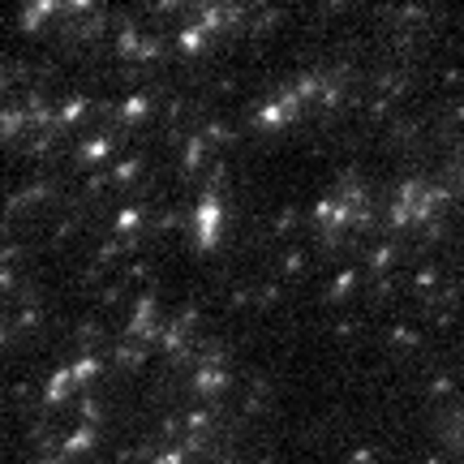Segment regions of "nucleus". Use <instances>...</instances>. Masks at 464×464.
Segmentation results:
<instances>
[{
  "label": "nucleus",
  "mask_w": 464,
  "mask_h": 464,
  "mask_svg": "<svg viewBox=\"0 0 464 464\" xmlns=\"http://www.w3.org/2000/svg\"><path fill=\"white\" fill-rule=\"evenodd\" d=\"M155 52H160V39H142V52H138V61H150Z\"/></svg>",
  "instance_id": "6ab92c4d"
},
{
  "label": "nucleus",
  "mask_w": 464,
  "mask_h": 464,
  "mask_svg": "<svg viewBox=\"0 0 464 464\" xmlns=\"http://www.w3.org/2000/svg\"><path fill=\"white\" fill-rule=\"evenodd\" d=\"M82 112H86V99H82V95H77V99H69V103H65V108H61V116H56V121H61V125H73V121H77V116H82Z\"/></svg>",
  "instance_id": "9d476101"
},
{
  "label": "nucleus",
  "mask_w": 464,
  "mask_h": 464,
  "mask_svg": "<svg viewBox=\"0 0 464 464\" xmlns=\"http://www.w3.org/2000/svg\"><path fill=\"white\" fill-rule=\"evenodd\" d=\"M206 134H211V138H219V142H228V138H232V129H228V125H219V121H215V125H211V129H206Z\"/></svg>",
  "instance_id": "412c9836"
},
{
  "label": "nucleus",
  "mask_w": 464,
  "mask_h": 464,
  "mask_svg": "<svg viewBox=\"0 0 464 464\" xmlns=\"http://www.w3.org/2000/svg\"><path fill=\"white\" fill-rule=\"evenodd\" d=\"M91 443H95V430H91V426L73 430V434L65 438V456H82V451H91Z\"/></svg>",
  "instance_id": "39448f33"
},
{
  "label": "nucleus",
  "mask_w": 464,
  "mask_h": 464,
  "mask_svg": "<svg viewBox=\"0 0 464 464\" xmlns=\"http://www.w3.org/2000/svg\"><path fill=\"white\" fill-rule=\"evenodd\" d=\"M353 284H357V271H344L340 279H335V288H331V293H335V297H344V293L353 288Z\"/></svg>",
  "instance_id": "a211bd4d"
},
{
  "label": "nucleus",
  "mask_w": 464,
  "mask_h": 464,
  "mask_svg": "<svg viewBox=\"0 0 464 464\" xmlns=\"http://www.w3.org/2000/svg\"><path fill=\"white\" fill-rule=\"evenodd\" d=\"M43 464H56V460H43Z\"/></svg>",
  "instance_id": "bb28decb"
},
{
  "label": "nucleus",
  "mask_w": 464,
  "mask_h": 464,
  "mask_svg": "<svg viewBox=\"0 0 464 464\" xmlns=\"http://www.w3.org/2000/svg\"><path fill=\"white\" fill-rule=\"evenodd\" d=\"M134 176H138V160H125L112 168V180H134Z\"/></svg>",
  "instance_id": "ddd939ff"
},
{
  "label": "nucleus",
  "mask_w": 464,
  "mask_h": 464,
  "mask_svg": "<svg viewBox=\"0 0 464 464\" xmlns=\"http://www.w3.org/2000/svg\"><path fill=\"white\" fill-rule=\"evenodd\" d=\"M202 150H206V142H202V138H190L185 155H180V164H185V172H194V168L202 164Z\"/></svg>",
  "instance_id": "1a4fd4ad"
},
{
  "label": "nucleus",
  "mask_w": 464,
  "mask_h": 464,
  "mask_svg": "<svg viewBox=\"0 0 464 464\" xmlns=\"http://www.w3.org/2000/svg\"><path fill=\"white\" fill-rule=\"evenodd\" d=\"M219 224H224V211H219V198L206 190L202 202H198V211H194V228H198V245L202 249H211L219 241Z\"/></svg>",
  "instance_id": "f257e3e1"
},
{
  "label": "nucleus",
  "mask_w": 464,
  "mask_h": 464,
  "mask_svg": "<svg viewBox=\"0 0 464 464\" xmlns=\"http://www.w3.org/2000/svg\"><path fill=\"white\" fill-rule=\"evenodd\" d=\"M82 422H86V426H91V422H99V408H95L91 400H82Z\"/></svg>",
  "instance_id": "4be33fe9"
},
{
  "label": "nucleus",
  "mask_w": 464,
  "mask_h": 464,
  "mask_svg": "<svg viewBox=\"0 0 464 464\" xmlns=\"http://www.w3.org/2000/svg\"><path fill=\"white\" fill-rule=\"evenodd\" d=\"M22 125H26V116H22V112H5V138H13Z\"/></svg>",
  "instance_id": "dca6fc26"
},
{
  "label": "nucleus",
  "mask_w": 464,
  "mask_h": 464,
  "mask_svg": "<svg viewBox=\"0 0 464 464\" xmlns=\"http://www.w3.org/2000/svg\"><path fill=\"white\" fill-rule=\"evenodd\" d=\"M69 382H73V370H69V366L52 374V378H47V387H43V392H47V404H61V400H65V392H69Z\"/></svg>",
  "instance_id": "20e7f679"
},
{
  "label": "nucleus",
  "mask_w": 464,
  "mask_h": 464,
  "mask_svg": "<svg viewBox=\"0 0 464 464\" xmlns=\"http://www.w3.org/2000/svg\"><path fill=\"white\" fill-rule=\"evenodd\" d=\"M146 112H150L146 95H129V99H125V108H121V116H125V121H138V116H146Z\"/></svg>",
  "instance_id": "6e6552de"
},
{
  "label": "nucleus",
  "mask_w": 464,
  "mask_h": 464,
  "mask_svg": "<svg viewBox=\"0 0 464 464\" xmlns=\"http://www.w3.org/2000/svg\"><path fill=\"white\" fill-rule=\"evenodd\" d=\"M69 370H73V382H91V378L99 374V357H91V353H86V357H77Z\"/></svg>",
  "instance_id": "423d86ee"
},
{
  "label": "nucleus",
  "mask_w": 464,
  "mask_h": 464,
  "mask_svg": "<svg viewBox=\"0 0 464 464\" xmlns=\"http://www.w3.org/2000/svg\"><path fill=\"white\" fill-rule=\"evenodd\" d=\"M301 263H305V258H301V254H297V249H293V254H288V258H284V271H301Z\"/></svg>",
  "instance_id": "5701e85b"
},
{
  "label": "nucleus",
  "mask_w": 464,
  "mask_h": 464,
  "mask_svg": "<svg viewBox=\"0 0 464 464\" xmlns=\"http://www.w3.org/2000/svg\"><path fill=\"white\" fill-rule=\"evenodd\" d=\"M116 47L125 52V56H138V52H142V39H138V31H121Z\"/></svg>",
  "instance_id": "f8f14e48"
},
{
  "label": "nucleus",
  "mask_w": 464,
  "mask_h": 464,
  "mask_svg": "<svg viewBox=\"0 0 464 464\" xmlns=\"http://www.w3.org/2000/svg\"><path fill=\"white\" fill-rule=\"evenodd\" d=\"M150 314H155V293H146L134 309V318H129V335H138V340H150L155 327H150Z\"/></svg>",
  "instance_id": "f03ea898"
},
{
  "label": "nucleus",
  "mask_w": 464,
  "mask_h": 464,
  "mask_svg": "<svg viewBox=\"0 0 464 464\" xmlns=\"http://www.w3.org/2000/svg\"><path fill=\"white\" fill-rule=\"evenodd\" d=\"M180 52H202V26H185L180 31Z\"/></svg>",
  "instance_id": "9b49d317"
},
{
  "label": "nucleus",
  "mask_w": 464,
  "mask_h": 464,
  "mask_svg": "<svg viewBox=\"0 0 464 464\" xmlns=\"http://www.w3.org/2000/svg\"><path fill=\"white\" fill-rule=\"evenodd\" d=\"M392 258H396L392 249H387V245H378V249L370 254V263H374V271H387V267H392Z\"/></svg>",
  "instance_id": "4468645a"
},
{
  "label": "nucleus",
  "mask_w": 464,
  "mask_h": 464,
  "mask_svg": "<svg viewBox=\"0 0 464 464\" xmlns=\"http://www.w3.org/2000/svg\"><path fill=\"white\" fill-rule=\"evenodd\" d=\"M155 464H185V451H180V447H176V451H164Z\"/></svg>",
  "instance_id": "aec40b11"
},
{
  "label": "nucleus",
  "mask_w": 464,
  "mask_h": 464,
  "mask_svg": "<svg viewBox=\"0 0 464 464\" xmlns=\"http://www.w3.org/2000/svg\"><path fill=\"white\" fill-rule=\"evenodd\" d=\"M288 224H297V211H293V206H284V211H279V224H275V228H288Z\"/></svg>",
  "instance_id": "b1692460"
},
{
  "label": "nucleus",
  "mask_w": 464,
  "mask_h": 464,
  "mask_svg": "<svg viewBox=\"0 0 464 464\" xmlns=\"http://www.w3.org/2000/svg\"><path fill=\"white\" fill-rule=\"evenodd\" d=\"M108 150H112V138H91V142L82 146V160H86V164H99Z\"/></svg>",
  "instance_id": "0eeeda50"
},
{
  "label": "nucleus",
  "mask_w": 464,
  "mask_h": 464,
  "mask_svg": "<svg viewBox=\"0 0 464 464\" xmlns=\"http://www.w3.org/2000/svg\"><path fill=\"white\" fill-rule=\"evenodd\" d=\"M392 340H400V344H412V340H417V335H412L408 327H396V331H392Z\"/></svg>",
  "instance_id": "393cba45"
},
{
  "label": "nucleus",
  "mask_w": 464,
  "mask_h": 464,
  "mask_svg": "<svg viewBox=\"0 0 464 464\" xmlns=\"http://www.w3.org/2000/svg\"><path fill=\"white\" fill-rule=\"evenodd\" d=\"M198 26H202V31H215V26H224V13H219V9H206Z\"/></svg>",
  "instance_id": "f3484780"
},
{
  "label": "nucleus",
  "mask_w": 464,
  "mask_h": 464,
  "mask_svg": "<svg viewBox=\"0 0 464 464\" xmlns=\"http://www.w3.org/2000/svg\"><path fill=\"white\" fill-rule=\"evenodd\" d=\"M138 228V211H121L116 215V232H134Z\"/></svg>",
  "instance_id": "2eb2a0df"
},
{
  "label": "nucleus",
  "mask_w": 464,
  "mask_h": 464,
  "mask_svg": "<svg viewBox=\"0 0 464 464\" xmlns=\"http://www.w3.org/2000/svg\"><path fill=\"white\" fill-rule=\"evenodd\" d=\"M438 275H434V267H426V271H417V284H422V288H430V284H434Z\"/></svg>",
  "instance_id": "a878e982"
},
{
  "label": "nucleus",
  "mask_w": 464,
  "mask_h": 464,
  "mask_svg": "<svg viewBox=\"0 0 464 464\" xmlns=\"http://www.w3.org/2000/svg\"><path fill=\"white\" fill-rule=\"evenodd\" d=\"M194 387H198L202 396H211V392H224V387H228V374H224L219 366H206V370H198V374H194Z\"/></svg>",
  "instance_id": "7ed1b4c3"
}]
</instances>
